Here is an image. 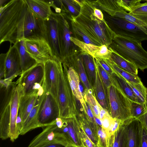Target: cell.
<instances>
[{"label": "cell", "mask_w": 147, "mask_h": 147, "mask_svg": "<svg viewBox=\"0 0 147 147\" xmlns=\"http://www.w3.org/2000/svg\"><path fill=\"white\" fill-rule=\"evenodd\" d=\"M77 1L81 7V10L77 16L73 17L101 45L109 47L116 34L105 19L101 20L94 15L92 1Z\"/></svg>", "instance_id": "1"}, {"label": "cell", "mask_w": 147, "mask_h": 147, "mask_svg": "<svg viewBox=\"0 0 147 147\" xmlns=\"http://www.w3.org/2000/svg\"><path fill=\"white\" fill-rule=\"evenodd\" d=\"M26 5L25 0H11L0 7V45L16 42L18 26Z\"/></svg>", "instance_id": "2"}, {"label": "cell", "mask_w": 147, "mask_h": 147, "mask_svg": "<svg viewBox=\"0 0 147 147\" xmlns=\"http://www.w3.org/2000/svg\"><path fill=\"white\" fill-rule=\"evenodd\" d=\"M109 47L134 64L141 71L147 69V51L141 42L128 37L116 34Z\"/></svg>", "instance_id": "3"}, {"label": "cell", "mask_w": 147, "mask_h": 147, "mask_svg": "<svg viewBox=\"0 0 147 147\" xmlns=\"http://www.w3.org/2000/svg\"><path fill=\"white\" fill-rule=\"evenodd\" d=\"M75 98L61 63L59 69L57 99L59 108V117L66 119L74 116L78 113V110Z\"/></svg>", "instance_id": "4"}, {"label": "cell", "mask_w": 147, "mask_h": 147, "mask_svg": "<svg viewBox=\"0 0 147 147\" xmlns=\"http://www.w3.org/2000/svg\"><path fill=\"white\" fill-rule=\"evenodd\" d=\"M45 71L44 63H38L36 65L22 73L16 81L20 96L37 93L43 94Z\"/></svg>", "instance_id": "5"}, {"label": "cell", "mask_w": 147, "mask_h": 147, "mask_svg": "<svg viewBox=\"0 0 147 147\" xmlns=\"http://www.w3.org/2000/svg\"><path fill=\"white\" fill-rule=\"evenodd\" d=\"M38 39L46 40L44 20L33 13L26 4L18 26L16 41Z\"/></svg>", "instance_id": "6"}, {"label": "cell", "mask_w": 147, "mask_h": 147, "mask_svg": "<svg viewBox=\"0 0 147 147\" xmlns=\"http://www.w3.org/2000/svg\"><path fill=\"white\" fill-rule=\"evenodd\" d=\"M112 84L108 89L110 115L113 119L124 122L131 117V101L121 89L113 75Z\"/></svg>", "instance_id": "7"}, {"label": "cell", "mask_w": 147, "mask_h": 147, "mask_svg": "<svg viewBox=\"0 0 147 147\" xmlns=\"http://www.w3.org/2000/svg\"><path fill=\"white\" fill-rule=\"evenodd\" d=\"M0 79L8 81H12L22 74L20 55L15 45H10L7 52L0 54Z\"/></svg>", "instance_id": "8"}, {"label": "cell", "mask_w": 147, "mask_h": 147, "mask_svg": "<svg viewBox=\"0 0 147 147\" xmlns=\"http://www.w3.org/2000/svg\"><path fill=\"white\" fill-rule=\"evenodd\" d=\"M110 28L116 34L126 36L140 42L147 40V26H140L121 18L109 16Z\"/></svg>", "instance_id": "9"}, {"label": "cell", "mask_w": 147, "mask_h": 147, "mask_svg": "<svg viewBox=\"0 0 147 147\" xmlns=\"http://www.w3.org/2000/svg\"><path fill=\"white\" fill-rule=\"evenodd\" d=\"M56 14L58 23L62 62L65 57L73 54L79 48L71 40L72 33L69 23V19L65 13Z\"/></svg>", "instance_id": "10"}, {"label": "cell", "mask_w": 147, "mask_h": 147, "mask_svg": "<svg viewBox=\"0 0 147 147\" xmlns=\"http://www.w3.org/2000/svg\"><path fill=\"white\" fill-rule=\"evenodd\" d=\"M59 111L56 99L49 92L45 91L39 108L38 120L42 127L51 125L59 117Z\"/></svg>", "instance_id": "11"}, {"label": "cell", "mask_w": 147, "mask_h": 147, "mask_svg": "<svg viewBox=\"0 0 147 147\" xmlns=\"http://www.w3.org/2000/svg\"><path fill=\"white\" fill-rule=\"evenodd\" d=\"M61 63L57 58L53 57L44 63L45 91L51 94L56 100L58 84L59 69Z\"/></svg>", "instance_id": "12"}, {"label": "cell", "mask_w": 147, "mask_h": 147, "mask_svg": "<svg viewBox=\"0 0 147 147\" xmlns=\"http://www.w3.org/2000/svg\"><path fill=\"white\" fill-rule=\"evenodd\" d=\"M53 122L45 127L42 132L32 140L28 147H40L48 144H57L63 145L64 137Z\"/></svg>", "instance_id": "13"}, {"label": "cell", "mask_w": 147, "mask_h": 147, "mask_svg": "<svg viewBox=\"0 0 147 147\" xmlns=\"http://www.w3.org/2000/svg\"><path fill=\"white\" fill-rule=\"evenodd\" d=\"M24 40L27 51L38 63H44L53 57L51 49L46 40Z\"/></svg>", "instance_id": "14"}, {"label": "cell", "mask_w": 147, "mask_h": 147, "mask_svg": "<svg viewBox=\"0 0 147 147\" xmlns=\"http://www.w3.org/2000/svg\"><path fill=\"white\" fill-rule=\"evenodd\" d=\"M44 22L46 40L51 49L53 57L62 62L58 23L55 13L52 12L49 18Z\"/></svg>", "instance_id": "15"}, {"label": "cell", "mask_w": 147, "mask_h": 147, "mask_svg": "<svg viewBox=\"0 0 147 147\" xmlns=\"http://www.w3.org/2000/svg\"><path fill=\"white\" fill-rule=\"evenodd\" d=\"M71 40L81 51L91 55L95 59H106L110 57L112 51L109 47L105 45L98 46L87 44L72 36Z\"/></svg>", "instance_id": "16"}, {"label": "cell", "mask_w": 147, "mask_h": 147, "mask_svg": "<svg viewBox=\"0 0 147 147\" xmlns=\"http://www.w3.org/2000/svg\"><path fill=\"white\" fill-rule=\"evenodd\" d=\"M62 63L72 92L82 107L85 102L80 88L79 76L76 70L65 58L63 59Z\"/></svg>", "instance_id": "17"}, {"label": "cell", "mask_w": 147, "mask_h": 147, "mask_svg": "<svg viewBox=\"0 0 147 147\" xmlns=\"http://www.w3.org/2000/svg\"><path fill=\"white\" fill-rule=\"evenodd\" d=\"M126 128L127 147H141L142 125L137 119L131 117L124 122Z\"/></svg>", "instance_id": "18"}, {"label": "cell", "mask_w": 147, "mask_h": 147, "mask_svg": "<svg viewBox=\"0 0 147 147\" xmlns=\"http://www.w3.org/2000/svg\"><path fill=\"white\" fill-rule=\"evenodd\" d=\"M64 58L76 70L85 89L88 90L93 91V88L89 82L84 68L82 51L79 49L75 53Z\"/></svg>", "instance_id": "19"}, {"label": "cell", "mask_w": 147, "mask_h": 147, "mask_svg": "<svg viewBox=\"0 0 147 147\" xmlns=\"http://www.w3.org/2000/svg\"><path fill=\"white\" fill-rule=\"evenodd\" d=\"M20 96L17 85L14 88L9 102L10 107V123L9 138L13 142L19 135L17 132L16 120L19 107Z\"/></svg>", "instance_id": "20"}, {"label": "cell", "mask_w": 147, "mask_h": 147, "mask_svg": "<svg viewBox=\"0 0 147 147\" xmlns=\"http://www.w3.org/2000/svg\"><path fill=\"white\" fill-rule=\"evenodd\" d=\"M96 67V81L93 88L94 95L100 105L106 110L110 115L108 89L103 83Z\"/></svg>", "instance_id": "21"}, {"label": "cell", "mask_w": 147, "mask_h": 147, "mask_svg": "<svg viewBox=\"0 0 147 147\" xmlns=\"http://www.w3.org/2000/svg\"><path fill=\"white\" fill-rule=\"evenodd\" d=\"M44 94L38 96L33 109L23 124L20 135H24L36 128L42 127L38 120V112Z\"/></svg>", "instance_id": "22"}, {"label": "cell", "mask_w": 147, "mask_h": 147, "mask_svg": "<svg viewBox=\"0 0 147 147\" xmlns=\"http://www.w3.org/2000/svg\"><path fill=\"white\" fill-rule=\"evenodd\" d=\"M25 1L30 9L43 20L49 18L53 12L48 0H25Z\"/></svg>", "instance_id": "23"}, {"label": "cell", "mask_w": 147, "mask_h": 147, "mask_svg": "<svg viewBox=\"0 0 147 147\" xmlns=\"http://www.w3.org/2000/svg\"><path fill=\"white\" fill-rule=\"evenodd\" d=\"M19 52L22 69V73L31 68L38 63L27 51L24 40L16 41L14 44Z\"/></svg>", "instance_id": "24"}, {"label": "cell", "mask_w": 147, "mask_h": 147, "mask_svg": "<svg viewBox=\"0 0 147 147\" xmlns=\"http://www.w3.org/2000/svg\"><path fill=\"white\" fill-rule=\"evenodd\" d=\"M67 17L70 22L72 32L75 34L76 36L79 37L80 38L79 40L81 39V41L87 44H92L98 46L102 45L92 37L73 17Z\"/></svg>", "instance_id": "25"}, {"label": "cell", "mask_w": 147, "mask_h": 147, "mask_svg": "<svg viewBox=\"0 0 147 147\" xmlns=\"http://www.w3.org/2000/svg\"><path fill=\"white\" fill-rule=\"evenodd\" d=\"M17 85L16 82L0 79V113L9 105L12 92Z\"/></svg>", "instance_id": "26"}, {"label": "cell", "mask_w": 147, "mask_h": 147, "mask_svg": "<svg viewBox=\"0 0 147 147\" xmlns=\"http://www.w3.org/2000/svg\"><path fill=\"white\" fill-rule=\"evenodd\" d=\"M82 51L84 68L89 82L93 89L95 84L96 78V67L95 59L91 55Z\"/></svg>", "instance_id": "27"}, {"label": "cell", "mask_w": 147, "mask_h": 147, "mask_svg": "<svg viewBox=\"0 0 147 147\" xmlns=\"http://www.w3.org/2000/svg\"><path fill=\"white\" fill-rule=\"evenodd\" d=\"M38 96L37 94L34 93L20 96L19 108L22 113L23 124L33 109Z\"/></svg>", "instance_id": "28"}, {"label": "cell", "mask_w": 147, "mask_h": 147, "mask_svg": "<svg viewBox=\"0 0 147 147\" xmlns=\"http://www.w3.org/2000/svg\"><path fill=\"white\" fill-rule=\"evenodd\" d=\"M95 7L113 17L115 13L123 9L118 4L117 0H98L92 1Z\"/></svg>", "instance_id": "29"}, {"label": "cell", "mask_w": 147, "mask_h": 147, "mask_svg": "<svg viewBox=\"0 0 147 147\" xmlns=\"http://www.w3.org/2000/svg\"><path fill=\"white\" fill-rule=\"evenodd\" d=\"M0 138L2 140L9 138L10 123V107L7 105L0 113Z\"/></svg>", "instance_id": "30"}, {"label": "cell", "mask_w": 147, "mask_h": 147, "mask_svg": "<svg viewBox=\"0 0 147 147\" xmlns=\"http://www.w3.org/2000/svg\"><path fill=\"white\" fill-rule=\"evenodd\" d=\"M109 48L112 51L110 58L115 64L125 70L138 75V69L134 64L125 59Z\"/></svg>", "instance_id": "31"}, {"label": "cell", "mask_w": 147, "mask_h": 147, "mask_svg": "<svg viewBox=\"0 0 147 147\" xmlns=\"http://www.w3.org/2000/svg\"><path fill=\"white\" fill-rule=\"evenodd\" d=\"M105 60L113 70L119 74L127 81L136 84L140 83L142 82L138 75L120 68L115 64L110 58Z\"/></svg>", "instance_id": "32"}, {"label": "cell", "mask_w": 147, "mask_h": 147, "mask_svg": "<svg viewBox=\"0 0 147 147\" xmlns=\"http://www.w3.org/2000/svg\"><path fill=\"white\" fill-rule=\"evenodd\" d=\"M114 71L113 75L125 95L130 101L138 103L137 99L128 82L117 72Z\"/></svg>", "instance_id": "33"}, {"label": "cell", "mask_w": 147, "mask_h": 147, "mask_svg": "<svg viewBox=\"0 0 147 147\" xmlns=\"http://www.w3.org/2000/svg\"><path fill=\"white\" fill-rule=\"evenodd\" d=\"M83 96L85 101L89 105L94 116L99 118V114L102 107L96 100L93 91L85 89Z\"/></svg>", "instance_id": "34"}, {"label": "cell", "mask_w": 147, "mask_h": 147, "mask_svg": "<svg viewBox=\"0 0 147 147\" xmlns=\"http://www.w3.org/2000/svg\"><path fill=\"white\" fill-rule=\"evenodd\" d=\"M63 13L67 17H76L79 14L81 7L76 0H61Z\"/></svg>", "instance_id": "35"}, {"label": "cell", "mask_w": 147, "mask_h": 147, "mask_svg": "<svg viewBox=\"0 0 147 147\" xmlns=\"http://www.w3.org/2000/svg\"><path fill=\"white\" fill-rule=\"evenodd\" d=\"M131 88L139 103L144 102L147 98V88L143 83L136 84L127 81Z\"/></svg>", "instance_id": "36"}, {"label": "cell", "mask_w": 147, "mask_h": 147, "mask_svg": "<svg viewBox=\"0 0 147 147\" xmlns=\"http://www.w3.org/2000/svg\"><path fill=\"white\" fill-rule=\"evenodd\" d=\"M144 1L146 2L140 3L129 13L147 24V1Z\"/></svg>", "instance_id": "37"}, {"label": "cell", "mask_w": 147, "mask_h": 147, "mask_svg": "<svg viewBox=\"0 0 147 147\" xmlns=\"http://www.w3.org/2000/svg\"><path fill=\"white\" fill-rule=\"evenodd\" d=\"M131 101V117L137 119L147 112V98L142 103Z\"/></svg>", "instance_id": "38"}, {"label": "cell", "mask_w": 147, "mask_h": 147, "mask_svg": "<svg viewBox=\"0 0 147 147\" xmlns=\"http://www.w3.org/2000/svg\"><path fill=\"white\" fill-rule=\"evenodd\" d=\"M113 17L124 19L134 24L140 26H147V24L127 13L124 9L116 12Z\"/></svg>", "instance_id": "39"}, {"label": "cell", "mask_w": 147, "mask_h": 147, "mask_svg": "<svg viewBox=\"0 0 147 147\" xmlns=\"http://www.w3.org/2000/svg\"><path fill=\"white\" fill-rule=\"evenodd\" d=\"M96 67L104 84L107 89L112 84V76L106 71L95 59Z\"/></svg>", "instance_id": "40"}, {"label": "cell", "mask_w": 147, "mask_h": 147, "mask_svg": "<svg viewBox=\"0 0 147 147\" xmlns=\"http://www.w3.org/2000/svg\"><path fill=\"white\" fill-rule=\"evenodd\" d=\"M119 5L125 10L129 12L134 7L142 1L141 0H117Z\"/></svg>", "instance_id": "41"}, {"label": "cell", "mask_w": 147, "mask_h": 147, "mask_svg": "<svg viewBox=\"0 0 147 147\" xmlns=\"http://www.w3.org/2000/svg\"><path fill=\"white\" fill-rule=\"evenodd\" d=\"M102 68L107 71L110 75L112 76L114 71L107 63L105 59H96Z\"/></svg>", "instance_id": "42"}, {"label": "cell", "mask_w": 147, "mask_h": 147, "mask_svg": "<svg viewBox=\"0 0 147 147\" xmlns=\"http://www.w3.org/2000/svg\"><path fill=\"white\" fill-rule=\"evenodd\" d=\"M23 124L22 113L20 109L18 107V115L16 120V128L17 132L19 135H20V132L21 130Z\"/></svg>", "instance_id": "43"}, {"label": "cell", "mask_w": 147, "mask_h": 147, "mask_svg": "<svg viewBox=\"0 0 147 147\" xmlns=\"http://www.w3.org/2000/svg\"><path fill=\"white\" fill-rule=\"evenodd\" d=\"M142 126L141 147H147V130Z\"/></svg>", "instance_id": "44"}, {"label": "cell", "mask_w": 147, "mask_h": 147, "mask_svg": "<svg viewBox=\"0 0 147 147\" xmlns=\"http://www.w3.org/2000/svg\"><path fill=\"white\" fill-rule=\"evenodd\" d=\"M137 119L139 121L142 125L147 130V112Z\"/></svg>", "instance_id": "45"}, {"label": "cell", "mask_w": 147, "mask_h": 147, "mask_svg": "<svg viewBox=\"0 0 147 147\" xmlns=\"http://www.w3.org/2000/svg\"><path fill=\"white\" fill-rule=\"evenodd\" d=\"M94 13L95 16L99 19L101 20L104 19L102 11L100 9L96 8L94 5Z\"/></svg>", "instance_id": "46"}, {"label": "cell", "mask_w": 147, "mask_h": 147, "mask_svg": "<svg viewBox=\"0 0 147 147\" xmlns=\"http://www.w3.org/2000/svg\"><path fill=\"white\" fill-rule=\"evenodd\" d=\"M68 132L69 135L74 140L75 142L76 143L77 141L75 136L74 132L73 129L72 128L71 126L69 124L68 125Z\"/></svg>", "instance_id": "47"}, {"label": "cell", "mask_w": 147, "mask_h": 147, "mask_svg": "<svg viewBox=\"0 0 147 147\" xmlns=\"http://www.w3.org/2000/svg\"><path fill=\"white\" fill-rule=\"evenodd\" d=\"M107 113H109L108 112L104 109L101 107L99 114V118L102 120Z\"/></svg>", "instance_id": "48"}, {"label": "cell", "mask_w": 147, "mask_h": 147, "mask_svg": "<svg viewBox=\"0 0 147 147\" xmlns=\"http://www.w3.org/2000/svg\"><path fill=\"white\" fill-rule=\"evenodd\" d=\"M98 134L100 138L103 140L106 137V134L104 131L102 129H100L98 131Z\"/></svg>", "instance_id": "49"}, {"label": "cell", "mask_w": 147, "mask_h": 147, "mask_svg": "<svg viewBox=\"0 0 147 147\" xmlns=\"http://www.w3.org/2000/svg\"><path fill=\"white\" fill-rule=\"evenodd\" d=\"M40 147H63L62 144H48Z\"/></svg>", "instance_id": "50"}, {"label": "cell", "mask_w": 147, "mask_h": 147, "mask_svg": "<svg viewBox=\"0 0 147 147\" xmlns=\"http://www.w3.org/2000/svg\"><path fill=\"white\" fill-rule=\"evenodd\" d=\"M9 1L7 0H0V7H2L8 2Z\"/></svg>", "instance_id": "51"}, {"label": "cell", "mask_w": 147, "mask_h": 147, "mask_svg": "<svg viewBox=\"0 0 147 147\" xmlns=\"http://www.w3.org/2000/svg\"><path fill=\"white\" fill-rule=\"evenodd\" d=\"M94 119H95L96 122L100 125H102V120L99 118H97L95 117H94Z\"/></svg>", "instance_id": "52"}, {"label": "cell", "mask_w": 147, "mask_h": 147, "mask_svg": "<svg viewBox=\"0 0 147 147\" xmlns=\"http://www.w3.org/2000/svg\"><path fill=\"white\" fill-rule=\"evenodd\" d=\"M85 142L88 147H93L92 144L90 140L86 139Z\"/></svg>", "instance_id": "53"}, {"label": "cell", "mask_w": 147, "mask_h": 147, "mask_svg": "<svg viewBox=\"0 0 147 147\" xmlns=\"http://www.w3.org/2000/svg\"><path fill=\"white\" fill-rule=\"evenodd\" d=\"M85 131L89 135H91L92 134V132L91 130L89 128H87L85 129Z\"/></svg>", "instance_id": "54"}, {"label": "cell", "mask_w": 147, "mask_h": 147, "mask_svg": "<svg viewBox=\"0 0 147 147\" xmlns=\"http://www.w3.org/2000/svg\"><path fill=\"white\" fill-rule=\"evenodd\" d=\"M63 131L64 133H67V132H68V127H65L64 128H63Z\"/></svg>", "instance_id": "55"}, {"label": "cell", "mask_w": 147, "mask_h": 147, "mask_svg": "<svg viewBox=\"0 0 147 147\" xmlns=\"http://www.w3.org/2000/svg\"><path fill=\"white\" fill-rule=\"evenodd\" d=\"M146 1H147V0H145Z\"/></svg>", "instance_id": "56"}]
</instances>
